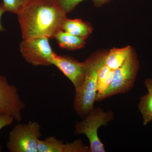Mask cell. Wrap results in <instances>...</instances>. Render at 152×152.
<instances>
[{
    "label": "cell",
    "mask_w": 152,
    "mask_h": 152,
    "mask_svg": "<svg viewBox=\"0 0 152 152\" xmlns=\"http://www.w3.org/2000/svg\"><path fill=\"white\" fill-rule=\"evenodd\" d=\"M114 114L111 110L104 112L101 107L93 109L84 119L75 126L77 134H84L88 139L91 152H104L103 144L98 136V130L113 120Z\"/></svg>",
    "instance_id": "4"
},
{
    "label": "cell",
    "mask_w": 152,
    "mask_h": 152,
    "mask_svg": "<svg viewBox=\"0 0 152 152\" xmlns=\"http://www.w3.org/2000/svg\"><path fill=\"white\" fill-rule=\"evenodd\" d=\"M52 65L56 67L72 82L75 92L81 88L84 82L86 65L85 61L81 62L72 57L56 55Z\"/></svg>",
    "instance_id": "8"
},
{
    "label": "cell",
    "mask_w": 152,
    "mask_h": 152,
    "mask_svg": "<svg viewBox=\"0 0 152 152\" xmlns=\"http://www.w3.org/2000/svg\"><path fill=\"white\" fill-rule=\"evenodd\" d=\"M53 37L61 48L73 50L82 48L86 45L84 39L61 30L58 31Z\"/></svg>",
    "instance_id": "10"
},
{
    "label": "cell",
    "mask_w": 152,
    "mask_h": 152,
    "mask_svg": "<svg viewBox=\"0 0 152 152\" xmlns=\"http://www.w3.org/2000/svg\"><path fill=\"white\" fill-rule=\"evenodd\" d=\"M133 50L130 46L121 48H113L108 52L105 64L113 70H115L123 64Z\"/></svg>",
    "instance_id": "11"
},
{
    "label": "cell",
    "mask_w": 152,
    "mask_h": 152,
    "mask_svg": "<svg viewBox=\"0 0 152 152\" xmlns=\"http://www.w3.org/2000/svg\"><path fill=\"white\" fill-rule=\"evenodd\" d=\"M138 108L142 115L143 124L146 126L152 121V94L148 92L140 99Z\"/></svg>",
    "instance_id": "14"
},
{
    "label": "cell",
    "mask_w": 152,
    "mask_h": 152,
    "mask_svg": "<svg viewBox=\"0 0 152 152\" xmlns=\"http://www.w3.org/2000/svg\"><path fill=\"white\" fill-rule=\"evenodd\" d=\"M65 143L53 136L38 141V152H64Z\"/></svg>",
    "instance_id": "13"
},
{
    "label": "cell",
    "mask_w": 152,
    "mask_h": 152,
    "mask_svg": "<svg viewBox=\"0 0 152 152\" xmlns=\"http://www.w3.org/2000/svg\"><path fill=\"white\" fill-rule=\"evenodd\" d=\"M41 136V126L37 122L18 124L9 133L7 148L11 152H38Z\"/></svg>",
    "instance_id": "5"
},
{
    "label": "cell",
    "mask_w": 152,
    "mask_h": 152,
    "mask_svg": "<svg viewBox=\"0 0 152 152\" xmlns=\"http://www.w3.org/2000/svg\"><path fill=\"white\" fill-rule=\"evenodd\" d=\"M49 39L46 37L23 39L20 45V51L26 61L35 66L52 65L56 54Z\"/></svg>",
    "instance_id": "6"
},
{
    "label": "cell",
    "mask_w": 152,
    "mask_h": 152,
    "mask_svg": "<svg viewBox=\"0 0 152 152\" xmlns=\"http://www.w3.org/2000/svg\"><path fill=\"white\" fill-rule=\"evenodd\" d=\"M27 1V0H3L2 2L7 12L17 15Z\"/></svg>",
    "instance_id": "16"
},
{
    "label": "cell",
    "mask_w": 152,
    "mask_h": 152,
    "mask_svg": "<svg viewBox=\"0 0 152 152\" xmlns=\"http://www.w3.org/2000/svg\"><path fill=\"white\" fill-rule=\"evenodd\" d=\"M140 68V62L134 49L123 64L115 70L113 79L102 94L97 97L96 101L129 91L134 87Z\"/></svg>",
    "instance_id": "3"
},
{
    "label": "cell",
    "mask_w": 152,
    "mask_h": 152,
    "mask_svg": "<svg viewBox=\"0 0 152 152\" xmlns=\"http://www.w3.org/2000/svg\"><path fill=\"white\" fill-rule=\"evenodd\" d=\"M115 71L106 64L102 67L98 74L97 83V97L102 94L108 88L113 79Z\"/></svg>",
    "instance_id": "12"
},
{
    "label": "cell",
    "mask_w": 152,
    "mask_h": 152,
    "mask_svg": "<svg viewBox=\"0 0 152 152\" xmlns=\"http://www.w3.org/2000/svg\"><path fill=\"white\" fill-rule=\"evenodd\" d=\"M108 51L96 52L85 61L86 72L84 82L78 91L75 92L73 107L75 111L81 118H85L94 108L97 94V83L99 71L105 64Z\"/></svg>",
    "instance_id": "2"
},
{
    "label": "cell",
    "mask_w": 152,
    "mask_h": 152,
    "mask_svg": "<svg viewBox=\"0 0 152 152\" xmlns=\"http://www.w3.org/2000/svg\"><path fill=\"white\" fill-rule=\"evenodd\" d=\"M86 0H57L66 14L73 10L80 3Z\"/></svg>",
    "instance_id": "17"
},
{
    "label": "cell",
    "mask_w": 152,
    "mask_h": 152,
    "mask_svg": "<svg viewBox=\"0 0 152 152\" xmlns=\"http://www.w3.org/2000/svg\"><path fill=\"white\" fill-rule=\"evenodd\" d=\"M93 27L89 23L81 19L66 18L61 30L86 40L91 34Z\"/></svg>",
    "instance_id": "9"
},
{
    "label": "cell",
    "mask_w": 152,
    "mask_h": 152,
    "mask_svg": "<svg viewBox=\"0 0 152 152\" xmlns=\"http://www.w3.org/2000/svg\"><path fill=\"white\" fill-rule=\"evenodd\" d=\"M111 0H93V3L96 7H101Z\"/></svg>",
    "instance_id": "21"
},
{
    "label": "cell",
    "mask_w": 152,
    "mask_h": 152,
    "mask_svg": "<svg viewBox=\"0 0 152 152\" xmlns=\"http://www.w3.org/2000/svg\"><path fill=\"white\" fill-rule=\"evenodd\" d=\"M89 147L87 146L80 140H77L72 143H65L64 152H89Z\"/></svg>",
    "instance_id": "15"
},
{
    "label": "cell",
    "mask_w": 152,
    "mask_h": 152,
    "mask_svg": "<svg viewBox=\"0 0 152 152\" xmlns=\"http://www.w3.org/2000/svg\"><path fill=\"white\" fill-rule=\"evenodd\" d=\"M24 102L15 86L10 84L7 78L0 75V114H7L17 122L21 121Z\"/></svg>",
    "instance_id": "7"
},
{
    "label": "cell",
    "mask_w": 152,
    "mask_h": 152,
    "mask_svg": "<svg viewBox=\"0 0 152 152\" xmlns=\"http://www.w3.org/2000/svg\"><path fill=\"white\" fill-rule=\"evenodd\" d=\"M144 84L146 87L148 92L152 94V78L145 79L144 81Z\"/></svg>",
    "instance_id": "20"
},
{
    "label": "cell",
    "mask_w": 152,
    "mask_h": 152,
    "mask_svg": "<svg viewBox=\"0 0 152 152\" xmlns=\"http://www.w3.org/2000/svg\"><path fill=\"white\" fill-rule=\"evenodd\" d=\"M66 14L57 0H27L17 14L23 39L53 37Z\"/></svg>",
    "instance_id": "1"
},
{
    "label": "cell",
    "mask_w": 152,
    "mask_h": 152,
    "mask_svg": "<svg viewBox=\"0 0 152 152\" xmlns=\"http://www.w3.org/2000/svg\"><path fill=\"white\" fill-rule=\"evenodd\" d=\"M15 121L13 118L7 114H0V131L5 127L12 124Z\"/></svg>",
    "instance_id": "18"
},
{
    "label": "cell",
    "mask_w": 152,
    "mask_h": 152,
    "mask_svg": "<svg viewBox=\"0 0 152 152\" xmlns=\"http://www.w3.org/2000/svg\"><path fill=\"white\" fill-rule=\"evenodd\" d=\"M7 12L5 8L4 7L3 3H0V32H4L5 31V29L1 23V18L4 13Z\"/></svg>",
    "instance_id": "19"
}]
</instances>
